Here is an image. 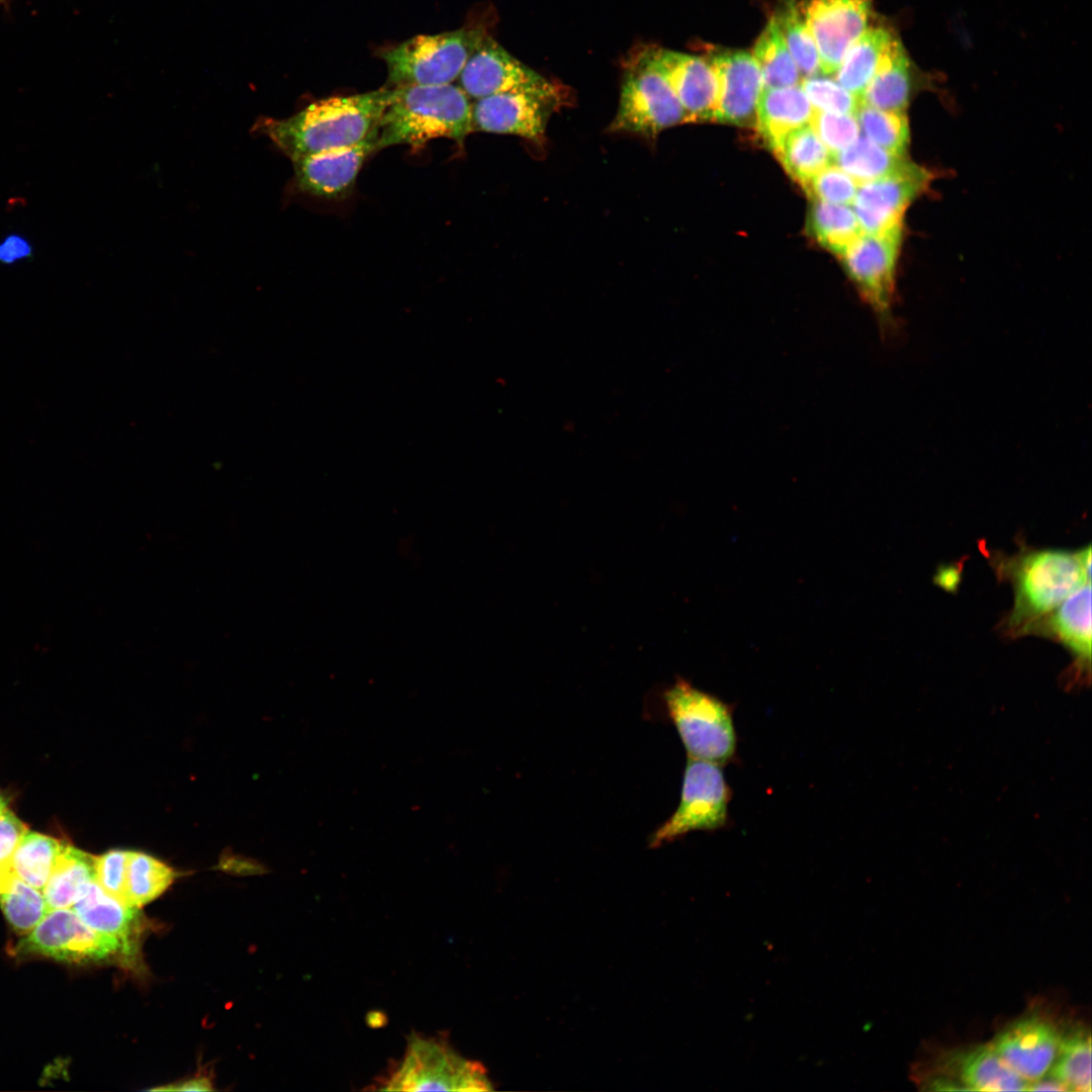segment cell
<instances>
[{
    "label": "cell",
    "instance_id": "6da1fadb",
    "mask_svg": "<svg viewBox=\"0 0 1092 1092\" xmlns=\"http://www.w3.org/2000/svg\"><path fill=\"white\" fill-rule=\"evenodd\" d=\"M389 89L310 103L283 119L261 118L253 131L267 136L290 160L356 145L378 130Z\"/></svg>",
    "mask_w": 1092,
    "mask_h": 1092
},
{
    "label": "cell",
    "instance_id": "7a4b0ae2",
    "mask_svg": "<svg viewBox=\"0 0 1092 1092\" xmlns=\"http://www.w3.org/2000/svg\"><path fill=\"white\" fill-rule=\"evenodd\" d=\"M472 130V104L458 85L396 86L389 89L378 124V150L400 145L420 149L440 138L462 146Z\"/></svg>",
    "mask_w": 1092,
    "mask_h": 1092
},
{
    "label": "cell",
    "instance_id": "3957f363",
    "mask_svg": "<svg viewBox=\"0 0 1092 1092\" xmlns=\"http://www.w3.org/2000/svg\"><path fill=\"white\" fill-rule=\"evenodd\" d=\"M1005 568L1015 592L1008 625L1017 634L1028 633L1042 616L1091 580L1078 552L1029 551L1011 559Z\"/></svg>",
    "mask_w": 1092,
    "mask_h": 1092
},
{
    "label": "cell",
    "instance_id": "277c9868",
    "mask_svg": "<svg viewBox=\"0 0 1092 1092\" xmlns=\"http://www.w3.org/2000/svg\"><path fill=\"white\" fill-rule=\"evenodd\" d=\"M663 700L688 757L720 765L735 759L737 735L732 705L681 676L664 691Z\"/></svg>",
    "mask_w": 1092,
    "mask_h": 1092
},
{
    "label": "cell",
    "instance_id": "5b68a950",
    "mask_svg": "<svg viewBox=\"0 0 1092 1092\" xmlns=\"http://www.w3.org/2000/svg\"><path fill=\"white\" fill-rule=\"evenodd\" d=\"M485 36L482 27L467 26L412 37L382 54L388 82L394 87L451 84Z\"/></svg>",
    "mask_w": 1092,
    "mask_h": 1092
},
{
    "label": "cell",
    "instance_id": "8992f818",
    "mask_svg": "<svg viewBox=\"0 0 1092 1092\" xmlns=\"http://www.w3.org/2000/svg\"><path fill=\"white\" fill-rule=\"evenodd\" d=\"M382 1090H490L484 1069L455 1052L444 1039L414 1034L399 1063L382 1082Z\"/></svg>",
    "mask_w": 1092,
    "mask_h": 1092
},
{
    "label": "cell",
    "instance_id": "52a82bcc",
    "mask_svg": "<svg viewBox=\"0 0 1092 1092\" xmlns=\"http://www.w3.org/2000/svg\"><path fill=\"white\" fill-rule=\"evenodd\" d=\"M901 241L902 225L881 234H862L840 257L883 336L893 335L897 328L893 303Z\"/></svg>",
    "mask_w": 1092,
    "mask_h": 1092
},
{
    "label": "cell",
    "instance_id": "ba28073f",
    "mask_svg": "<svg viewBox=\"0 0 1092 1092\" xmlns=\"http://www.w3.org/2000/svg\"><path fill=\"white\" fill-rule=\"evenodd\" d=\"M732 792L720 764L688 757L680 801L673 814L649 837V847L674 841L695 830L726 826Z\"/></svg>",
    "mask_w": 1092,
    "mask_h": 1092
},
{
    "label": "cell",
    "instance_id": "9c48e42d",
    "mask_svg": "<svg viewBox=\"0 0 1092 1092\" xmlns=\"http://www.w3.org/2000/svg\"><path fill=\"white\" fill-rule=\"evenodd\" d=\"M682 122H687L686 112L669 83L639 55L624 75L619 107L609 131L655 139Z\"/></svg>",
    "mask_w": 1092,
    "mask_h": 1092
},
{
    "label": "cell",
    "instance_id": "30bf717a",
    "mask_svg": "<svg viewBox=\"0 0 1092 1092\" xmlns=\"http://www.w3.org/2000/svg\"><path fill=\"white\" fill-rule=\"evenodd\" d=\"M459 87L478 100L503 93H527L558 103L559 88L486 35L465 64Z\"/></svg>",
    "mask_w": 1092,
    "mask_h": 1092
},
{
    "label": "cell",
    "instance_id": "8fae6325",
    "mask_svg": "<svg viewBox=\"0 0 1092 1092\" xmlns=\"http://www.w3.org/2000/svg\"><path fill=\"white\" fill-rule=\"evenodd\" d=\"M18 948L70 963L98 962L122 952L116 938L92 929L67 908L50 910Z\"/></svg>",
    "mask_w": 1092,
    "mask_h": 1092
},
{
    "label": "cell",
    "instance_id": "7c38bea8",
    "mask_svg": "<svg viewBox=\"0 0 1092 1092\" xmlns=\"http://www.w3.org/2000/svg\"><path fill=\"white\" fill-rule=\"evenodd\" d=\"M932 174L908 161L882 178L858 185L851 207L863 234H881L903 225L908 206L930 185Z\"/></svg>",
    "mask_w": 1092,
    "mask_h": 1092
},
{
    "label": "cell",
    "instance_id": "4fadbf2b",
    "mask_svg": "<svg viewBox=\"0 0 1092 1092\" xmlns=\"http://www.w3.org/2000/svg\"><path fill=\"white\" fill-rule=\"evenodd\" d=\"M799 6L818 51L820 75L833 77L869 27L872 0H805Z\"/></svg>",
    "mask_w": 1092,
    "mask_h": 1092
},
{
    "label": "cell",
    "instance_id": "5bb4252c",
    "mask_svg": "<svg viewBox=\"0 0 1092 1092\" xmlns=\"http://www.w3.org/2000/svg\"><path fill=\"white\" fill-rule=\"evenodd\" d=\"M378 151V130L362 142L291 160L294 185L302 193L326 199L347 197L365 161Z\"/></svg>",
    "mask_w": 1092,
    "mask_h": 1092
},
{
    "label": "cell",
    "instance_id": "9a60e30c",
    "mask_svg": "<svg viewBox=\"0 0 1092 1092\" xmlns=\"http://www.w3.org/2000/svg\"><path fill=\"white\" fill-rule=\"evenodd\" d=\"M640 55L667 80L687 122L714 120L718 81L706 58L662 48L646 49Z\"/></svg>",
    "mask_w": 1092,
    "mask_h": 1092
},
{
    "label": "cell",
    "instance_id": "2e32d148",
    "mask_svg": "<svg viewBox=\"0 0 1092 1092\" xmlns=\"http://www.w3.org/2000/svg\"><path fill=\"white\" fill-rule=\"evenodd\" d=\"M718 81L714 120L741 126L755 124L762 79L753 56L741 50L717 49L706 58Z\"/></svg>",
    "mask_w": 1092,
    "mask_h": 1092
},
{
    "label": "cell",
    "instance_id": "e0dca14e",
    "mask_svg": "<svg viewBox=\"0 0 1092 1092\" xmlns=\"http://www.w3.org/2000/svg\"><path fill=\"white\" fill-rule=\"evenodd\" d=\"M1060 1034L1050 1020L1031 1014L1004 1027L989 1044L1014 1073L1030 1084L1048 1075Z\"/></svg>",
    "mask_w": 1092,
    "mask_h": 1092
},
{
    "label": "cell",
    "instance_id": "ac0fdd59",
    "mask_svg": "<svg viewBox=\"0 0 1092 1092\" xmlns=\"http://www.w3.org/2000/svg\"><path fill=\"white\" fill-rule=\"evenodd\" d=\"M557 103L527 93H503L475 100L473 130L515 134L532 142L544 138L553 105Z\"/></svg>",
    "mask_w": 1092,
    "mask_h": 1092
},
{
    "label": "cell",
    "instance_id": "d6986e66",
    "mask_svg": "<svg viewBox=\"0 0 1092 1092\" xmlns=\"http://www.w3.org/2000/svg\"><path fill=\"white\" fill-rule=\"evenodd\" d=\"M942 1069L963 1090L1022 1091L1028 1090L1029 1086L989 1043L949 1052L943 1058Z\"/></svg>",
    "mask_w": 1092,
    "mask_h": 1092
},
{
    "label": "cell",
    "instance_id": "ffe728a7",
    "mask_svg": "<svg viewBox=\"0 0 1092 1092\" xmlns=\"http://www.w3.org/2000/svg\"><path fill=\"white\" fill-rule=\"evenodd\" d=\"M1030 631H1044L1059 639L1073 653L1081 671L1090 670L1091 662V585L1084 583L1052 614Z\"/></svg>",
    "mask_w": 1092,
    "mask_h": 1092
},
{
    "label": "cell",
    "instance_id": "44dd1931",
    "mask_svg": "<svg viewBox=\"0 0 1092 1092\" xmlns=\"http://www.w3.org/2000/svg\"><path fill=\"white\" fill-rule=\"evenodd\" d=\"M814 110L801 85L762 88L754 125L772 149L789 132L810 124Z\"/></svg>",
    "mask_w": 1092,
    "mask_h": 1092
},
{
    "label": "cell",
    "instance_id": "7402d4cb",
    "mask_svg": "<svg viewBox=\"0 0 1092 1092\" xmlns=\"http://www.w3.org/2000/svg\"><path fill=\"white\" fill-rule=\"evenodd\" d=\"M77 916L92 929L116 938L122 953L129 956L133 949V934L138 931L139 910L122 904L108 895L96 881L72 905Z\"/></svg>",
    "mask_w": 1092,
    "mask_h": 1092
},
{
    "label": "cell",
    "instance_id": "603a6c76",
    "mask_svg": "<svg viewBox=\"0 0 1092 1092\" xmlns=\"http://www.w3.org/2000/svg\"><path fill=\"white\" fill-rule=\"evenodd\" d=\"M911 88L909 60L901 41L894 36L860 102L882 110L905 112Z\"/></svg>",
    "mask_w": 1092,
    "mask_h": 1092
},
{
    "label": "cell",
    "instance_id": "cb8c5ba5",
    "mask_svg": "<svg viewBox=\"0 0 1092 1092\" xmlns=\"http://www.w3.org/2000/svg\"><path fill=\"white\" fill-rule=\"evenodd\" d=\"M95 881V856L65 842L42 890L50 910L72 906Z\"/></svg>",
    "mask_w": 1092,
    "mask_h": 1092
},
{
    "label": "cell",
    "instance_id": "d4e9b609",
    "mask_svg": "<svg viewBox=\"0 0 1092 1092\" xmlns=\"http://www.w3.org/2000/svg\"><path fill=\"white\" fill-rule=\"evenodd\" d=\"M893 38L885 27H868L845 53L835 81L860 99Z\"/></svg>",
    "mask_w": 1092,
    "mask_h": 1092
},
{
    "label": "cell",
    "instance_id": "484cf974",
    "mask_svg": "<svg viewBox=\"0 0 1092 1092\" xmlns=\"http://www.w3.org/2000/svg\"><path fill=\"white\" fill-rule=\"evenodd\" d=\"M788 174L802 187L818 172L833 163V156L811 124L784 136L772 149Z\"/></svg>",
    "mask_w": 1092,
    "mask_h": 1092
},
{
    "label": "cell",
    "instance_id": "4316f807",
    "mask_svg": "<svg viewBox=\"0 0 1092 1092\" xmlns=\"http://www.w3.org/2000/svg\"><path fill=\"white\" fill-rule=\"evenodd\" d=\"M0 907L18 933L32 930L50 911L41 891L18 878L8 859L0 862Z\"/></svg>",
    "mask_w": 1092,
    "mask_h": 1092
},
{
    "label": "cell",
    "instance_id": "83f0119b",
    "mask_svg": "<svg viewBox=\"0 0 1092 1092\" xmlns=\"http://www.w3.org/2000/svg\"><path fill=\"white\" fill-rule=\"evenodd\" d=\"M808 230L828 251L841 257L863 234L851 205L813 201Z\"/></svg>",
    "mask_w": 1092,
    "mask_h": 1092
},
{
    "label": "cell",
    "instance_id": "f1b7e54d",
    "mask_svg": "<svg viewBox=\"0 0 1092 1092\" xmlns=\"http://www.w3.org/2000/svg\"><path fill=\"white\" fill-rule=\"evenodd\" d=\"M752 56L761 74L762 88L800 85L803 77L774 15L759 34Z\"/></svg>",
    "mask_w": 1092,
    "mask_h": 1092
},
{
    "label": "cell",
    "instance_id": "f546056e",
    "mask_svg": "<svg viewBox=\"0 0 1092 1092\" xmlns=\"http://www.w3.org/2000/svg\"><path fill=\"white\" fill-rule=\"evenodd\" d=\"M64 844L53 836L27 830L8 863L18 878L42 892Z\"/></svg>",
    "mask_w": 1092,
    "mask_h": 1092
},
{
    "label": "cell",
    "instance_id": "4dcf8cb0",
    "mask_svg": "<svg viewBox=\"0 0 1092 1092\" xmlns=\"http://www.w3.org/2000/svg\"><path fill=\"white\" fill-rule=\"evenodd\" d=\"M1069 1091L1091 1090V1037L1083 1027L1060 1034L1055 1060L1048 1072Z\"/></svg>",
    "mask_w": 1092,
    "mask_h": 1092
},
{
    "label": "cell",
    "instance_id": "1f68e13d",
    "mask_svg": "<svg viewBox=\"0 0 1092 1092\" xmlns=\"http://www.w3.org/2000/svg\"><path fill=\"white\" fill-rule=\"evenodd\" d=\"M908 161L905 155L890 152L861 134L849 147L833 156V163L858 184L894 173Z\"/></svg>",
    "mask_w": 1092,
    "mask_h": 1092
},
{
    "label": "cell",
    "instance_id": "d6a6232c",
    "mask_svg": "<svg viewBox=\"0 0 1092 1092\" xmlns=\"http://www.w3.org/2000/svg\"><path fill=\"white\" fill-rule=\"evenodd\" d=\"M774 16L802 77L820 74L818 51L797 0H780Z\"/></svg>",
    "mask_w": 1092,
    "mask_h": 1092
},
{
    "label": "cell",
    "instance_id": "836d02e7",
    "mask_svg": "<svg viewBox=\"0 0 1092 1092\" xmlns=\"http://www.w3.org/2000/svg\"><path fill=\"white\" fill-rule=\"evenodd\" d=\"M176 873L161 860L140 851H129L126 871L127 901L142 907L161 896L173 883Z\"/></svg>",
    "mask_w": 1092,
    "mask_h": 1092
},
{
    "label": "cell",
    "instance_id": "e575fe53",
    "mask_svg": "<svg viewBox=\"0 0 1092 1092\" xmlns=\"http://www.w3.org/2000/svg\"><path fill=\"white\" fill-rule=\"evenodd\" d=\"M855 117L863 136L890 152L905 155L910 140L905 112L860 104Z\"/></svg>",
    "mask_w": 1092,
    "mask_h": 1092
},
{
    "label": "cell",
    "instance_id": "d590c367",
    "mask_svg": "<svg viewBox=\"0 0 1092 1092\" xmlns=\"http://www.w3.org/2000/svg\"><path fill=\"white\" fill-rule=\"evenodd\" d=\"M800 85L814 109L819 111L855 115L861 104L858 97L829 76L804 77Z\"/></svg>",
    "mask_w": 1092,
    "mask_h": 1092
},
{
    "label": "cell",
    "instance_id": "8d00e7d4",
    "mask_svg": "<svg viewBox=\"0 0 1092 1092\" xmlns=\"http://www.w3.org/2000/svg\"><path fill=\"white\" fill-rule=\"evenodd\" d=\"M858 183L834 163L813 176L803 189L813 201L851 205Z\"/></svg>",
    "mask_w": 1092,
    "mask_h": 1092
},
{
    "label": "cell",
    "instance_id": "74e56055",
    "mask_svg": "<svg viewBox=\"0 0 1092 1092\" xmlns=\"http://www.w3.org/2000/svg\"><path fill=\"white\" fill-rule=\"evenodd\" d=\"M812 128L832 156L849 147L860 135L855 115L814 110Z\"/></svg>",
    "mask_w": 1092,
    "mask_h": 1092
},
{
    "label": "cell",
    "instance_id": "f35d334b",
    "mask_svg": "<svg viewBox=\"0 0 1092 1092\" xmlns=\"http://www.w3.org/2000/svg\"><path fill=\"white\" fill-rule=\"evenodd\" d=\"M129 851L110 849L95 857V881L111 897L129 906L126 890V871Z\"/></svg>",
    "mask_w": 1092,
    "mask_h": 1092
},
{
    "label": "cell",
    "instance_id": "ab89813d",
    "mask_svg": "<svg viewBox=\"0 0 1092 1092\" xmlns=\"http://www.w3.org/2000/svg\"><path fill=\"white\" fill-rule=\"evenodd\" d=\"M27 830V826L9 809L0 813V862L9 859Z\"/></svg>",
    "mask_w": 1092,
    "mask_h": 1092
},
{
    "label": "cell",
    "instance_id": "60d3db41",
    "mask_svg": "<svg viewBox=\"0 0 1092 1092\" xmlns=\"http://www.w3.org/2000/svg\"><path fill=\"white\" fill-rule=\"evenodd\" d=\"M30 254V246L18 236H9L0 244V261L3 263L10 264Z\"/></svg>",
    "mask_w": 1092,
    "mask_h": 1092
},
{
    "label": "cell",
    "instance_id": "b9f144b4",
    "mask_svg": "<svg viewBox=\"0 0 1092 1092\" xmlns=\"http://www.w3.org/2000/svg\"><path fill=\"white\" fill-rule=\"evenodd\" d=\"M152 1090L163 1091H209L212 1090L211 1082L207 1077H195L183 1082L168 1084Z\"/></svg>",
    "mask_w": 1092,
    "mask_h": 1092
},
{
    "label": "cell",
    "instance_id": "7bdbcfd3",
    "mask_svg": "<svg viewBox=\"0 0 1092 1092\" xmlns=\"http://www.w3.org/2000/svg\"><path fill=\"white\" fill-rule=\"evenodd\" d=\"M960 580V570L953 566L940 567L935 576V582L946 590L957 589Z\"/></svg>",
    "mask_w": 1092,
    "mask_h": 1092
},
{
    "label": "cell",
    "instance_id": "ee69618b",
    "mask_svg": "<svg viewBox=\"0 0 1092 1092\" xmlns=\"http://www.w3.org/2000/svg\"><path fill=\"white\" fill-rule=\"evenodd\" d=\"M6 810H8L7 801L0 792V813H3Z\"/></svg>",
    "mask_w": 1092,
    "mask_h": 1092
}]
</instances>
